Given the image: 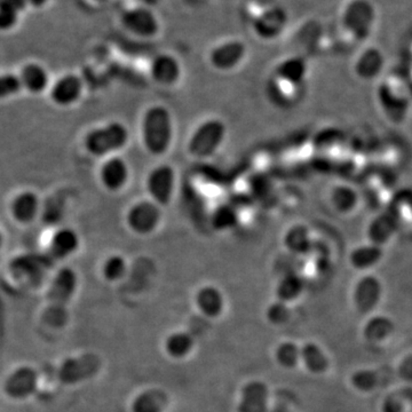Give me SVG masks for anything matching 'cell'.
<instances>
[{
    "mask_svg": "<svg viewBox=\"0 0 412 412\" xmlns=\"http://www.w3.org/2000/svg\"><path fill=\"white\" fill-rule=\"evenodd\" d=\"M174 135L172 113L163 104H154L143 113L141 121V139L149 154H167Z\"/></svg>",
    "mask_w": 412,
    "mask_h": 412,
    "instance_id": "obj_1",
    "label": "cell"
},
{
    "mask_svg": "<svg viewBox=\"0 0 412 412\" xmlns=\"http://www.w3.org/2000/svg\"><path fill=\"white\" fill-rule=\"evenodd\" d=\"M77 275L72 268H61L55 274L51 286L48 289V306L44 314L46 323L53 328H61L67 323V307L77 289Z\"/></svg>",
    "mask_w": 412,
    "mask_h": 412,
    "instance_id": "obj_2",
    "label": "cell"
},
{
    "mask_svg": "<svg viewBox=\"0 0 412 412\" xmlns=\"http://www.w3.org/2000/svg\"><path fill=\"white\" fill-rule=\"evenodd\" d=\"M128 141L130 130L128 126L119 121H111L87 132L84 138V148L93 157L108 158L123 150Z\"/></svg>",
    "mask_w": 412,
    "mask_h": 412,
    "instance_id": "obj_3",
    "label": "cell"
},
{
    "mask_svg": "<svg viewBox=\"0 0 412 412\" xmlns=\"http://www.w3.org/2000/svg\"><path fill=\"white\" fill-rule=\"evenodd\" d=\"M227 134L225 123L219 118H208L195 128L188 140V152L196 158L213 156L223 145Z\"/></svg>",
    "mask_w": 412,
    "mask_h": 412,
    "instance_id": "obj_4",
    "label": "cell"
},
{
    "mask_svg": "<svg viewBox=\"0 0 412 412\" xmlns=\"http://www.w3.org/2000/svg\"><path fill=\"white\" fill-rule=\"evenodd\" d=\"M162 208L150 199L134 203L130 205L125 217L128 228L138 236L154 234L163 219Z\"/></svg>",
    "mask_w": 412,
    "mask_h": 412,
    "instance_id": "obj_5",
    "label": "cell"
},
{
    "mask_svg": "<svg viewBox=\"0 0 412 412\" xmlns=\"http://www.w3.org/2000/svg\"><path fill=\"white\" fill-rule=\"evenodd\" d=\"M177 186V173L169 164H160L149 172L145 180V189L149 197L162 208L172 202Z\"/></svg>",
    "mask_w": 412,
    "mask_h": 412,
    "instance_id": "obj_6",
    "label": "cell"
},
{
    "mask_svg": "<svg viewBox=\"0 0 412 412\" xmlns=\"http://www.w3.org/2000/svg\"><path fill=\"white\" fill-rule=\"evenodd\" d=\"M101 368V361L94 354H84L63 361L57 371V378L65 385H74L91 379Z\"/></svg>",
    "mask_w": 412,
    "mask_h": 412,
    "instance_id": "obj_7",
    "label": "cell"
},
{
    "mask_svg": "<svg viewBox=\"0 0 412 412\" xmlns=\"http://www.w3.org/2000/svg\"><path fill=\"white\" fill-rule=\"evenodd\" d=\"M121 21L128 33L143 38H152L160 31V22L156 15L145 7H134L125 11Z\"/></svg>",
    "mask_w": 412,
    "mask_h": 412,
    "instance_id": "obj_8",
    "label": "cell"
},
{
    "mask_svg": "<svg viewBox=\"0 0 412 412\" xmlns=\"http://www.w3.org/2000/svg\"><path fill=\"white\" fill-rule=\"evenodd\" d=\"M84 83L77 74H63L50 87V99L57 107L69 108L79 101L83 95Z\"/></svg>",
    "mask_w": 412,
    "mask_h": 412,
    "instance_id": "obj_9",
    "label": "cell"
},
{
    "mask_svg": "<svg viewBox=\"0 0 412 412\" xmlns=\"http://www.w3.org/2000/svg\"><path fill=\"white\" fill-rule=\"evenodd\" d=\"M130 165L119 156L108 157L99 171L102 187L109 193H118L124 189L130 180Z\"/></svg>",
    "mask_w": 412,
    "mask_h": 412,
    "instance_id": "obj_10",
    "label": "cell"
},
{
    "mask_svg": "<svg viewBox=\"0 0 412 412\" xmlns=\"http://www.w3.org/2000/svg\"><path fill=\"white\" fill-rule=\"evenodd\" d=\"M42 210V201L38 194L33 190H23L16 194L9 205L13 219L22 226L33 223L39 217Z\"/></svg>",
    "mask_w": 412,
    "mask_h": 412,
    "instance_id": "obj_11",
    "label": "cell"
},
{
    "mask_svg": "<svg viewBox=\"0 0 412 412\" xmlns=\"http://www.w3.org/2000/svg\"><path fill=\"white\" fill-rule=\"evenodd\" d=\"M80 247V236L72 227H60L52 234L48 253L53 262L65 260L77 252Z\"/></svg>",
    "mask_w": 412,
    "mask_h": 412,
    "instance_id": "obj_12",
    "label": "cell"
},
{
    "mask_svg": "<svg viewBox=\"0 0 412 412\" xmlns=\"http://www.w3.org/2000/svg\"><path fill=\"white\" fill-rule=\"evenodd\" d=\"M245 53L244 43L229 40L218 45L211 51L210 63L219 72H230L243 61Z\"/></svg>",
    "mask_w": 412,
    "mask_h": 412,
    "instance_id": "obj_13",
    "label": "cell"
},
{
    "mask_svg": "<svg viewBox=\"0 0 412 412\" xmlns=\"http://www.w3.org/2000/svg\"><path fill=\"white\" fill-rule=\"evenodd\" d=\"M37 383H38L37 371L29 367H22L15 370L7 378L5 382V391L11 398L21 400L36 391Z\"/></svg>",
    "mask_w": 412,
    "mask_h": 412,
    "instance_id": "obj_14",
    "label": "cell"
},
{
    "mask_svg": "<svg viewBox=\"0 0 412 412\" xmlns=\"http://www.w3.org/2000/svg\"><path fill=\"white\" fill-rule=\"evenodd\" d=\"M182 74L179 60L171 54H160L150 65V76L155 83L162 87H173L180 80Z\"/></svg>",
    "mask_w": 412,
    "mask_h": 412,
    "instance_id": "obj_15",
    "label": "cell"
},
{
    "mask_svg": "<svg viewBox=\"0 0 412 412\" xmlns=\"http://www.w3.org/2000/svg\"><path fill=\"white\" fill-rule=\"evenodd\" d=\"M23 89L33 95L43 94L46 89H50L51 78L48 69L44 65L37 62H29L22 67L20 72Z\"/></svg>",
    "mask_w": 412,
    "mask_h": 412,
    "instance_id": "obj_16",
    "label": "cell"
},
{
    "mask_svg": "<svg viewBox=\"0 0 412 412\" xmlns=\"http://www.w3.org/2000/svg\"><path fill=\"white\" fill-rule=\"evenodd\" d=\"M52 264L53 261L48 255H21L13 261L12 270L18 277L38 279L45 272H48Z\"/></svg>",
    "mask_w": 412,
    "mask_h": 412,
    "instance_id": "obj_17",
    "label": "cell"
},
{
    "mask_svg": "<svg viewBox=\"0 0 412 412\" xmlns=\"http://www.w3.org/2000/svg\"><path fill=\"white\" fill-rule=\"evenodd\" d=\"M196 303L205 315L210 318H216L223 311V294L217 288L208 285L199 291L196 296Z\"/></svg>",
    "mask_w": 412,
    "mask_h": 412,
    "instance_id": "obj_18",
    "label": "cell"
},
{
    "mask_svg": "<svg viewBox=\"0 0 412 412\" xmlns=\"http://www.w3.org/2000/svg\"><path fill=\"white\" fill-rule=\"evenodd\" d=\"M167 395L160 391H145L132 404L133 412H163L167 406Z\"/></svg>",
    "mask_w": 412,
    "mask_h": 412,
    "instance_id": "obj_19",
    "label": "cell"
},
{
    "mask_svg": "<svg viewBox=\"0 0 412 412\" xmlns=\"http://www.w3.org/2000/svg\"><path fill=\"white\" fill-rule=\"evenodd\" d=\"M238 211L232 205L221 204L211 214V225L217 232H226L238 225Z\"/></svg>",
    "mask_w": 412,
    "mask_h": 412,
    "instance_id": "obj_20",
    "label": "cell"
},
{
    "mask_svg": "<svg viewBox=\"0 0 412 412\" xmlns=\"http://www.w3.org/2000/svg\"><path fill=\"white\" fill-rule=\"evenodd\" d=\"M283 18H284V14L281 9H273L266 11L258 18H255V33H258L261 38H269V36H272V33H273V28L272 27H274V22L282 24Z\"/></svg>",
    "mask_w": 412,
    "mask_h": 412,
    "instance_id": "obj_21",
    "label": "cell"
},
{
    "mask_svg": "<svg viewBox=\"0 0 412 412\" xmlns=\"http://www.w3.org/2000/svg\"><path fill=\"white\" fill-rule=\"evenodd\" d=\"M194 346V340L188 333H177L169 335L167 340V350L173 357H184Z\"/></svg>",
    "mask_w": 412,
    "mask_h": 412,
    "instance_id": "obj_22",
    "label": "cell"
},
{
    "mask_svg": "<svg viewBox=\"0 0 412 412\" xmlns=\"http://www.w3.org/2000/svg\"><path fill=\"white\" fill-rule=\"evenodd\" d=\"M128 265L126 260L123 258L122 255H113L108 257L107 260L104 261V267H102V274L104 279H108L110 282H115L122 279L126 272Z\"/></svg>",
    "mask_w": 412,
    "mask_h": 412,
    "instance_id": "obj_23",
    "label": "cell"
},
{
    "mask_svg": "<svg viewBox=\"0 0 412 412\" xmlns=\"http://www.w3.org/2000/svg\"><path fill=\"white\" fill-rule=\"evenodd\" d=\"M22 91H23V85H22L20 74H13V72L1 74L0 77V99L1 100L14 98Z\"/></svg>",
    "mask_w": 412,
    "mask_h": 412,
    "instance_id": "obj_24",
    "label": "cell"
},
{
    "mask_svg": "<svg viewBox=\"0 0 412 412\" xmlns=\"http://www.w3.org/2000/svg\"><path fill=\"white\" fill-rule=\"evenodd\" d=\"M18 15H20L18 11L13 9L3 0L0 1V28L3 31L12 29L15 24L18 23Z\"/></svg>",
    "mask_w": 412,
    "mask_h": 412,
    "instance_id": "obj_25",
    "label": "cell"
},
{
    "mask_svg": "<svg viewBox=\"0 0 412 412\" xmlns=\"http://www.w3.org/2000/svg\"><path fill=\"white\" fill-rule=\"evenodd\" d=\"M5 3L9 4L13 9H16L18 12L21 13L23 9H26V7L29 5L28 4V0H3Z\"/></svg>",
    "mask_w": 412,
    "mask_h": 412,
    "instance_id": "obj_26",
    "label": "cell"
},
{
    "mask_svg": "<svg viewBox=\"0 0 412 412\" xmlns=\"http://www.w3.org/2000/svg\"><path fill=\"white\" fill-rule=\"evenodd\" d=\"M48 1V0H28V4L33 7H43Z\"/></svg>",
    "mask_w": 412,
    "mask_h": 412,
    "instance_id": "obj_27",
    "label": "cell"
},
{
    "mask_svg": "<svg viewBox=\"0 0 412 412\" xmlns=\"http://www.w3.org/2000/svg\"><path fill=\"white\" fill-rule=\"evenodd\" d=\"M96 3H104V1H107V0H94Z\"/></svg>",
    "mask_w": 412,
    "mask_h": 412,
    "instance_id": "obj_28",
    "label": "cell"
}]
</instances>
